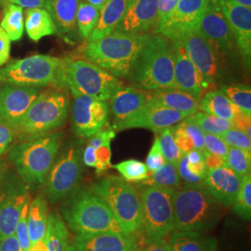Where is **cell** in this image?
<instances>
[{
  "label": "cell",
  "instance_id": "obj_9",
  "mask_svg": "<svg viewBox=\"0 0 251 251\" xmlns=\"http://www.w3.org/2000/svg\"><path fill=\"white\" fill-rule=\"evenodd\" d=\"M175 189L147 186L142 189L144 240L147 244L164 240L174 231L173 195Z\"/></svg>",
  "mask_w": 251,
  "mask_h": 251
},
{
  "label": "cell",
  "instance_id": "obj_14",
  "mask_svg": "<svg viewBox=\"0 0 251 251\" xmlns=\"http://www.w3.org/2000/svg\"><path fill=\"white\" fill-rule=\"evenodd\" d=\"M72 95L73 130L80 138H90L107 123L109 103L83 94Z\"/></svg>",
  "mask_w": 251,
  "mask_h": 251
},
{
  "label": "cell",
  "instance_id": "obj_47",
  "mask_svg": "<svg viewBox=\"0 0 251 251\" xmlns=\"http://www.w3.org/2000/svg\"><path fill=\"white\" fill-rule=\"evenodd\" d=\"M116 132L117 131L113 128V126L109 125L107 122L96 134L90 137L88 145H90L91 147L96 149L101 145L111 144L112 141L116 137Z\"/></svg>",
  "mask_w": 251,
  "mask_h": 251
},
{
  "label": "cell",
  "instance_id": "obj_26",
  "mask_svg": "<svg viewBox=\"0 0 251 251\" xmlns=\"http://www.w3.org/2000/svg\"><path fill=\"white\" fill-rule=\"evenodd\" d=\"M129 0H108L100 9L99 21L89 41L98 40L114 32L125 16Z\"/></svg>",
  "mask_w": 251,
  "mask_h": 251
},
{
  "label": "cell",
  "instance_id": "obj_57",
  "mask_svg": "<svg viewBox=\"0 0 251 251\" xmlns=\"http://www.w3.org/2000/svg\"><path fill=\"white\" fill-rule=\"evenodd\" d=\"M82 161L85 166L95 169L97 164L96 152L95 149L90 145H87L85 149L82 151Z\"/></svg>",
  "mask_w": 251,
  "mask_h": 251
},
{
  "label": "cell",
  "instance_id": "obj_19",
  "mask_svg": "<svg viewBox=\"0 0 251 251\" xmlns=\"http://www.w3.org/2000/svg\"><path fill=\"white\" fill-rule=\"evenodd\" d=\"M232 30L239 53L250 64L251 56V9L233 0H217Z\"/></svg>",
  "mask_w": 251,
  "mask_h": 251
},
{
  "label": "cell",
  "instance_id": "obj_50",
  "mask_svg": "<svg viewBox=\"0 0 251 251\" xmlns=\"http://www.w3.org/2000/svg\"><path fill=\"white\" fill-rule=\"evenodd\" d=\"M179 0H158L157 16L152 32L154 33L171 16V12L175 9Z\"/></svg>",
  "mask_w": 251,
  "mask_h": 251
},
{
  "label": "cell",
  "instance_id": "obj_7",
  "mask_svg": "<svg viewBox=\"0 0 251 251\" xmlns=\"http://www.w3.org/2000/svg\"><path fill=\"white\" fill-rule=\"evenodd\" d=\"M90 190L106 203L125 235L135 236L142 229L141 198L134 185L111 175L94 183Z\"/></svg>",
  "mask_w": 251,
  "mask_h": 251
},
{
  "label": "cell",
  "instance_id": "obj_25",
  "mask_svg": "<svg viewBox=\"0 0 251 251\" xmlns=\"http://www.w3.org/2000/svg\"><path fill=\"white\" fill-rule=\"evenodd\" d=\"M80 0H45L44 8L53 20L57 33L71 38L76 31V13Z\"/></svg>",
  "mask_w": 251,
  "mask_h": 251
},
{
  "label": "cell",
  "instance_id": "obj_3",
  "mask_svg": "<svg viewBox=\"0 0 251 251\" xmlns=\"http://www.w3.org/2000/svg\"><path fill=\"white\" fill-rule=\"evenodd\" d=\"M61 212L63 222L75 235L124 234L106 203L90 189H76L67 198Z\"/></svg>",
  "mask_w": 251,
  "mask_h": 251
},
{
  "label": "cell",
  "instance_id": "obj_51",
  "mask_svg": "<svg viewBox=\"0 0 251 251\" xmlns=\"http://www.w3.org/2000/svg\"><path fill=\"white\" fill-rule=\"evenodd\" d=\"M178 173H179V178L183 179L186 183L188 184H199L204 181V179H201L198 177V175L194 174L193 172L189 170L188 160L186 153H182L181 158L178 163Z\"/></svg>",
  "mask_w": 251,
  "mask_h": 251
},
{
  "label": "cell",
  "instance_id": "obj_46",
  "mask_svg": "<svg viewBox=\"0 0 251 251\" xmlns=\"http://www.w3.org/2000/svg\"><path fill=\"white\" fill-rule=\"evenodd\" d=\"M165 158L162 154L161 149L159 146V141H158V136H155V139L153 141L152 147L149 151V153L146 157V167L148 169L149 172H153V171L160 169L162 166L165 164Z\"/></svg>",
  "mask_w": 251,
  "mask_h": 251
},
{
  "label": "cell",
  "instance_id": "obj_61",
  "mask_svg": "<svg viewBox=\"0 0 251 251\" xmlns=\"http://www.w3.org/2000/svg\"><path fill=\"white\" fill-rule=\"evenodd\" d=\"M87 1H88V3H90L91 5L99 8V9H101L108 0H87Z\"/></svg>",
  "mask_w": 251,
  "mask_h": 251
},
{
  "label": "cell",
  "instance_id": "obj_63",
  "mask_svg": "<svg viewBox=\"0 0 251 251\" xmlns=\"http://www.w3.org/2000/svg\"><path fill=\"white\" fill-rule=\"evenodd\" d=\"M78 251L74 246H73L72 244L71 245H69L68 246V248H67V251Z\"/></svg>",
  "mask_w": 251,
  "mask_h": 251
},
{
  "label": "cell",
  "instance_id": "obj_62",
  "mask_svg": "<svg viewBox=\"0 0 251 251\" xmlns=\"http://www.w3.org/2000/svg\"><path fill=\"white\" fill-rule=\"evenodd\" d=\"M235 3L248 8H251V0H233Z\"/></svg>",
  "mask_w": 251,
  "mask_h": 251
},
{
  "label": "cell",
  "instance_id": "obj_54",
  "mask_svg": "<svg viewBox=\"0 0 251 251\" xmlns=\"http://www.w3.org/2000/svg\"><path fill=\"white\" fill-rule=\"evenodd\" d=\"M204 160H205V165L207 171L226 166V161L222 156L207 151L204 152Z\"/></svg>",
  "mask_w": 251,
  "mask_h": 251
},
{
  "label": "cell",
  "instance_id": "obj_58",
  "mask_svg": "<svg viewBox=\"0 0 251 251\" xmlns=\"http://www.w3.org/2000/svg\"><path fill=\"white\" fill-rule=\"evenodd\" d=\"M135 251H171V247L169 242H166L164 239L156 242L149 243L144 249Z\"/></svg>",
  "mask_w": 251,
  "mask_h": 251
},
{
  "label": "cell",
  "instance_id": "obj_60",
  "mask_svg": "<svg viewBox=\"0 0 251 251\" xmlns=\"http://www.w3.org/2000/svg\"><path fill=\"white\" fill-rule=\"evenodd\" d=\"M30 251H48L45 238L43 240H40L38 242L31 245Z\"/></svg>",
  "mask_w": 251,
  "mask_h": 251
},
{
  "label": "cell",
  "instance_id": "obj_37",
  "mask_svg": "<svg viewBox=\"0 0 251 251\" xmlns=\"http://www.w3.org/2000/svg\"><path fill=\"white\" fill-rule=\"evenodd\" d=\"M192 117L198 123V126L202 128V130L207 134L221 136L226 132L228 129L233 127L232 121L216 117L205 112L198 111L196 114L192 115Z\"/></svg>",
  "mask_w": 251,
  "mask_h": 251
},
{
  "label": "cell",
  "instance_id": "obj_21",
  "mask_svg": "<svg viewBox=\"0 0 251 251\" xmlns=\"http://www.w3.org/2000/svg\"><path fill=\"white\" fill-rule=\"evenodd\" d=\"M150 99L148 90L136 87L120 86L110 98L113 116V128L119 131L120 126L135 117Z\"/></svg>",
  "mask_w": 251,
  "mask_h": 251
},
{
  "label": "cell",
  "instance_id": "obj_1",
  "mask_svg": "<svg viewBox=\"0 0 251 251\" xmlns=\"http://www.w3.org/2000/svg\"><path fill=\"white\" fill-rule=\"evenodd\" d=\"M127 79L136 88L148 91L176 89L171 41L159 34H144Z\"/></svg>",
  "mask_w": 251,
  "mask_h": 251
},
{
  "label": "cell",
  "instance_id": "obj_11",
  "mask_svg": "<svg viewBox=\"0 0 251 251\" xmlns=\"http://www.w3.org/2000/svg\"><path fill=\"white\" fill-rule=\"evenodd\" d=\"M82 151V142L75 141L58 153L43 184L47 200L59 202L78 188L83 173Z\"/></svg>",
  "mask_w": 251,
  "mask_h": 251
},
{
  "label": "cell",
  "instance_id": "obj_4",
  "mask_svg": "<svg viewBox=\"0 0 251 251\" xmlns=\"http://www.w3.org/2000/svg\"><path fill=\"white\" fill-rule=\"evenodd\" d=\"M173 213L174 230L202 233L218 225L223 211L202 182L175 189Z\"/></svg>",
  "mask_w": 251,
  "mask_h": 251
},
{
  "label": "cell",
  "instance_id": "obj_41",
  "mask_svg": "<svg viewBox=\"0 0 251 251\" xmlns=\"http://www.w3.org/2000/svg\"><path fill=\"white\" fill-rule=\"evenodd\" d=\"M158 141H159V146L161 149L162 154L166 162L178 165V163L181 158L182 152H180L179 147L175 143L171 127H167L159 132Z\"/></svg>",
  "mask_w": 251,
  "mask_h": 251
},
{
  "label": "cell",
  "instance_id": "obj_16",
  "mask_svg": "<svg viewBox=\"0 0 251 251\" xmlns=\"http://www.w3.org/2000/svg\"><path fill=\"white\" fill-rule=\"evenodd\" d=\"M40 91L38 87L4 84L0 89V122L17 132L21 120Z\"/></svg>",
  "mask_w": 251,
  "mask_h": 251
},
{
  "label": "cell",
  "instance_id": "obj_22",
  "mask_svg": "<svg viewBox=\"0 0 251 251\" xmlns=\"http://www.w3.org/2000/svg\"><path fill=\"white\" fill-rule=\"evenodd\" d=\"M157 4L158 0H129L125 16L116 30L138 35L153 30Z\"/></svg>",
  "mask_w": 251,
  "mask_h": 251
},
{
  "label": "cell",
  "instance_id": "obj_34",
  "mask_svg": "<svg viewBox=\"0 0 251 251\" xmlns=\"http://www.w3.org/2000/svg\"><path fill=\"white\" fill-rule=\"evenodd\" d=\"M178 165L165 162L160 169L156 170L149 175L147 179L141 183L145 186H159L177 189L180 186V178L178 173Z\"/></svg>",
  "mask_w": 251,
  "mask_h": 251
},
{
  "label": "cell",
  "instance_id": "obj_27",
  "mask_svg": "<svg viewBox=\"0 0 251 251\" xmlns=\"http://www.w3.org/2000/svg\"><path fill=\"white\" fill-rule=\"evenodd\" d=\"M149 100L164 107L194 115L199 110V100L178 89L151 90Z\"/></svg>",
  "mask_w": 251,
  "mask_h": 251
},
{
  "label": "cell",
  "instance_id": "obj_56",
  "mask_svg": "<svg viewBox=\"0 0 251 251\" xmlns=\"http://www.w3.org/2000/svg\"><path fill=\"white\" fill-rule=\"evenodd\" d=\"M0 251H23L15 233L0 240Z\"/></svg>",
  "mask_w": 251,
  "mask_h": 251
},
{
  "label": "cell",
  "instance_id": "obj_53",
  "mask_svg": "<svg viewBox=\"0 0 251 251\" xmlns=\"http://www.w3.org/2000/svg\"><path fill=\"white\" fill-rule=\"evenodd\" d=\"M251 117L240 112L232 121L233 127L242 130L251 139Z\"/></svg>",
  "mask_w": 251,
  "mask_h": 251
},
{
  "label": "cell",
  "instance_id": "obj_36",
  "mask_svg": "<svg viewBox=\"0 0 251 251\" xmlns=\"http://www.w3.org/2000/svg\"><path fill=\"white\" fill-rule=\"evenodd\" d=\"M221 90L241 112L251 117V89L250 85L233 84L222 87Z\"/></svg>",
  "mask_w": 251,
  "mask_h": 251
},
{
  "label": "cell",
  "instance_id": "obj_39",
  "mask_svg": "<svg viewBox=\"0 0 251 251\" xmlns=\"http://www.w3.org/2000/svg\"><path fill=\"white\" fill-rule=\"evenodd\" d=\"M112 168L116 169L122 175V178L128 182H142L150 175L146 165L137 159L120 162L112 165Z\"/></svg>",
  "mask_w": 251,
  "mask_h": 251
},
{
  "label": "cell",
  "instance_id": "obj_28",
  "mask_svg": "<svg viewBox=\"0 0 251 251\" xmlns=\"http://www.w3.org/2000/svg\"><path fill=\"white\" fill-rule=\"evenodd\" d=\"M48 222V200L43 195H38L30 202L27 212V227L31 245L45 238Z\"/></svg>",
  "mask_w": 251,
  "mask_h": 251
},
{
  "label": "cell",
  "instance_id": "obj_30",
  "mask_svg": "<svg viewBox=\"0 0 251 251\" xmlns=\"http://www.w3.org/2000/svg\"><path fill=\"white\" fill-rule=\"evenodd\" d=\"M169 244L171 251H216V241L201 233L176 231L171 233Z\"/></svg>",
  "mask_w": 251,
  "mask_h": 251
},
{
  "label": "cell",
  "instance_id": "obj_18",
  "mask_svg": "<svg viewBox=\"0 0 251 251\" xmlns=\"http://www.w3.org/2000/svg\"><path fill=\"white\" fill-rule=\"evenodd\" d=\"M170 41L174 56L175 88L200 100L210 86L206 83L195 64L191 62L179 40Z\"/></svg>",
  "mask_w": 251,
  "mask_h": 251
},
{
  "label": "cell",
  "instance_id": "obj_20",
  "mask_svg": "<svg viewBox=\"0 0 251 251\" xmlns=\"http://www.w3.org/2000/svg\"><path fill=\"white\" fill-rule=\"evenodd\" d=\"M189 116L192 115L164 107L148 100L146 105L135 117L120 126L119 131L128 128L142 127L150 129L153 132H160L167 127L177 125Z\"/></svg>",
  "mask_w": 251,
  "mask_h": 251
},
{
  "label": "cell",
  "instance_id": "obj_13",
  "mask_svg": "<svg viewBox=\"0 0 251 251\" xmlns=\"http://www.w3.org/2000/svg\"><path fill=\"white\" fill-rule=\"evenodd\" d=\"M199 29L221 60L233 58L238 51L232 30L217 0H207Z\"/></svg>",
  "mask_w": 251,
  "mask_h": 251
},
{
  "label": "cell",
  "instance_id": "obj_15",
  "mask_svg": "<svg viewBox=\"0 0 251 251\" xmlns=\"http://www.w3.org/2000/svg\"><path fill=\"white\" fill-rule=\"evenodd\" d=\"M176 40L183 46L189 59L209 86L221 77L222 60L199 28Z\"/></svg>",
  "mask_w": 251,
  "mask_h": 251
},
{
  "label": "cell",
  "instance_id": "obj_35",
  "mask_svg": "<svg viewBox=\"0 0 251 251\" xmlns=\"http://www.w3.org/2000/svg\"><path fill=\"white\" fill-rule=\"evenodd\" d=\"M100 9L88 2L79 3L76 13V27L82 38H90L99 21Z\"/></svg>",
  "mask_w": 251,
  "mask_h": 251
},
{
  "label": "cell",
  "instance_id": "obj_40",
  "mask_svg": "<svg viewBox=\"0 0 251 251\" xmlns=\"http://www.w3.org/2000/svg\"><path fill=\"white\" fill-rule=\"evenodd\" d=\"M251 152L229 146L226 157V167L243 178L251 173Z\"/></svg>",
  "mask_w": 251,
  "mask_h": 251
},
{
  "label": "cell",
  "instance_id": "obj_12",
  "mask_svg": "<svg viewBox=\"0 0 251 251\" xmlns=\"http://www.w3.org/2000/svg\"><path fill=\"white\" fill-rule=\"evenodd\" d=\"M28 202V187L9 169L0 193V240L15 233L21 212Z\"/></svg>",
  "mask_w": 251,
  "mask_h": 251
},
{
  "label": "cell",
  "instance_id": "obj_32",
  "mask_svg": "<svg viewBox=\"0 0 251 251\" xmlns=\"http://www.w3.org/2000/svg\"><path fill=\"white\" fill-rule=\"evenodd\" d=\"M48 251H66L69 246V232L63 218L56 211L49 213L46 233Z\"/></svg>",
  "mask_w": 251,
  "mask_h": 251
},
{
  "label": "cell",
  "instance_id": "obj_10",
  "mask_svg": "<svg viewBox=\"0 0 251 251\" xmlns=\"http://www.w3.org/2000/svg\"><path fill=\"white\" fill-rule=\"evenodd\" d=\"M64 85L71 93H78L108 100L123 85L114 75L86 59L67 60L63 73Z\"/></svg>",
  "mask_w": 251,
  "mask_h": 251
},
{
  "label": "cell",
  "instance_id": "obj_48",
  "mask_svg": "<svg viewBox=\"0 0 251 251\" xmlns=\"http://www.w3.org/2000/svg\"><path fill=\"white\" fill-rule=\"evenodd\" d=\"M97 164L95 167L97 175H101L112 168L111 164V144L101 145L95 149Z\"/></svg>",
  "mask_w": 251,
  "mask_h": 251
},
{
  "label": "cell",
  "instance_id": "obj_17",
  "mask_svg": "<svg viewBox=\"0 0 251 251\" xmlns=\"http://www.w3.org/2000/svg\"><path fill=\"white\" fill-rule=\"evenodd\" d=\"M207 0H179L171 16L154 33L169 40L179 39L180 36L199 28Z\"/></svg>",
  "mask_w": 251,
  "mask_h": 251
},
{
  "label": "cell",
  "instance_id": "obj_29",
  "mask_svg": "<svg viewBox=\"0 0 251 251\" xmlns=\"http://www.w3.org/2000/svg\"><path fill=\"white\" fill-rule=\"evenodd\" d=\"M199 110L229 121H233L241 112L222 90L205 93L199 100Z\"/></svg>",
  "mask_w": 251,
  "mask_h": 251
},
{
  "label": "cell",
  "instance_id": "obj_52",
  "mask_svg": "<svg viewBox=\"0 0 251 251\" xmlns=\"http://www.w3.org/2000/svg\"><path fill=\"white\" fill-rule=\"evenodd\" d=\"M11 41L3 28L0 26V66L9 61Z\"/></svg>",
  "mask_w": 251,
  "mask_h": 251
},
{
  "label": "cell",
  "instance_id": "obj_45",
  "mask_svg": "<svg viewBox=\"0 0 251 251\" xmlns=\"http://www.w3.org/2000/svg\"><path fill=\"white\" fill-rule=\"evenodd\" d=\"M204 144L206 151L222 156L226 161L229 145L221 138V136L205 133Z\"/></svg>",
  "mask_w": 251,
  "mask_h": 251
},
{
  "label": "cell",
  "instance_id": "obj_8",
  "mask_svg": "<svg viewBox=\"0 0 251 251\" xmlns=\"http://www.w3.org/2000/svg\"><path fill=\"white\" fill-rule=\"evenodd\" d=\"M67 59L36 54L15 60L0 68V82L24 86L63 88V73Z\"/></svg>",
  "mask_w": 251,
  "mask_h": 251
},
{
  "label": "cell",
  "instance_id": "obj_49",
  "mask_svg": "<svg viewBox=\"0 0 251 251\" xmlns=\"http://www.w3.org/2000/svg\"><path fill=\"white\" fill-rule=\"evenodd\" d=\"M17 138V132L12 127L0 122V155L9 152Z\"/></svg>",
  "mask_w": 251,
  "mask_h": 251
},
{
  "label": "cell",
  "instance_id": "obj_44",
  "mask_svg": "<svg viewBox=\"0 0 251 251\" xmlns=\"http://www.w3.org/2000/svg\"><path fill=\"white\" fill-rule=\"evenodd\" d=\"M29 204L30 202H28L24 206L19 218L16 230H15V235L18 239L19 244L23 251H30L31 249V241H30L28 227H27V212H28Z\"/></svg>",
  "mask_w": 251,
  "mask_h": 251
},
{
  "label": "cell",
  "instance_id": "obj_5",
  "mask_svg": "<svg viewBox=\"0 0 251 251\" xmlns=\"http://www.w3.org/2000/svg\"><path fill=\"white\" fill-rule=\"evenodd\" d=\"M144 37V34L115 30L98 40L89 41L84 49V59L118 78L127 79Z\"/></svg>",
  "mask_w": 251,
  "mask_h": 251
},
{
  "label": "cell",
  "instance_id": "obj_2",
  "mask_svg": "<svg viewBox=\"0 0 251 251\" xmlns=\"http://www.w3.org/2000/svg\"><path fill=\"white\" fill-rule=\"evenodd\" d=\"M63 134L51 132L14 144L9 151V161L28 188L44 184L60 152Z\"/></svg>",
  "mask_w": 251,
  "mask_h": 251
},
{
  "label": "cell",
  "instance_id": "obj_23",
  "mask_svg": "<svg viewBox=\"0 0 251 251\" xmlns=\"http://www.w3.org/2000/svg\"><path fill=\"white\" fill-rule=\"evenodd\" d=\"M203 182L207 192L221 206H229L233 205L240 189L242 177L225 166L207 171Z\"/></svg>",
  "mask_w": 251,
  "mask_h": 251
},
{
  "label": "cell",
  "instance_id": "obj_43",
  "mask_svg": "<svg viewBox=\"0 0 251 251\" xmlns=\"http://www.w3.org/2000/svg\"><path fill=\"white\" fill-rule=\"evenodd\" d=\"M221 138L230 147L239 148L251 152V139L240 129L231 127L224 134L221 135Z\"/></svg>",
  "mask_w": 251,
  "mask_h": 251
},
{
  "label": "cell",
  "instance_id": "obj_38",
  "mask_svg": "<svg viewBox=\"0 0 251 251\" xmlns=\"http://www.w3.org/2000/svg\"><path fill=\"white\" fill-rule=\"evenodd\" d=\"M233 212L244 220L250 221L251 217V173L244 176L240 189L233 203Z\"/></svg>",
  "mask_w": 251,
  "mask_h": 251
},
{
  "label": "cell",
  "instance_id": "obj_31",
  "mask_svg": "<svg viewBox=\"0 0 251 251\" xmlns=\"http://www.w3.org/2000/svg\"><path fill=\"white\" fill-rule=\"evenodd\" d=\"M25 27L29 38L36 42L57 33L53 20L44 8L27 9Z\"/></svg>",
  "mask_w": 251,
  "mask_h": 251
},
{
  "label": "cell",
  "instance_id": "obj_42",
  "mask_svg": "<svg viewBox=\"0 0 251 251\" xmlns=\"http://www.w3.org/2000/svg\"><path fill=\"white\" fill-rule=\"evenodd\" d=\"M180 124L183 126L185 132L187 133L190 139L192 140L195 149L199 150L201 152H205V144H204V137L205 132L202 128L198 126V123L194 120L192 116L184 118L180 121Z\"/></svg>",
  "mask_w": 251,
  "mask_h": 251
},
{
  "label": "cell",
  "instance_id": "obj_55",
  "mask_svg": "<svg viewBox=\"0 0 251 251\" xmlns=\"http://www.w3.org/2000/svg\"><path fill=\"white\" fill-rule=\"evenodd\" d=\"M7 4H13L22 7L23 9H35V8H44L45 0H0Z\"/></svg>",
  "mask_w": 251,
  "mask_h": 251
},
{
  "label": "cell",
  "instance_id": "obj_59",
  "mask_svg": "<svg viewBox=\"0 0 251 251\" xmlns=\"http://www.w3.org/2000/svg\"><path fill=\"white\" fill-rule=\"evenodd\" d=\"M8 170H9V168H8L7 164L0 159V193H1V190L3 187V183H4V180L6 178V174L8 172Z\"/></svg>",
  "mask_w": 251,
  "mask_h": 251
},
{
  "label": "cell",
  "instance_id": "obj_6",
  "mask_svg": "<svg viewBox=\"0 0 251 251\" xmlns=\"http://www.w3.org/2000/svg\"><path fill=\"white\" fill-rule=\"evenodd\" d=\"M63 88L40 91L23 117L17 128L22 141L51 133L64 125L69 112L70 100Z\"/></svg>",
  "mask_w": 251,
  "mask_h": 251
},
{
  "label": "cell",
  "instance_id": "obj_33",
  "mask_svg": "<svg viewBox=\"0 0 251 251\" xmlns=\"http://www.w3.org/2000/svg\"><path fill=\"white\" fill-rule=\"evenodd\" d=\"M0 26L6 32L10 41L20 40L24 35L25 30L23 8L13 4L5 5Z\"/></svg>",
  "mask_w": 251,
  "mask_h": 251
},
{
  "label": "cell",
  "instance_id": "obj_24",
  "mask_svg": "<svg viewBox=\"0 0 251 251\" xmlns=\"http://www.w3.org/2000/svg\"><path fill=\"white\" fill-rule=\"evenodd\" d=\"M72 245L78 251H135V236L122 233H98L75 235Z\"/></svg>",
  "mask_w": 251,
  "mask_h": 251
}]
</instances>
